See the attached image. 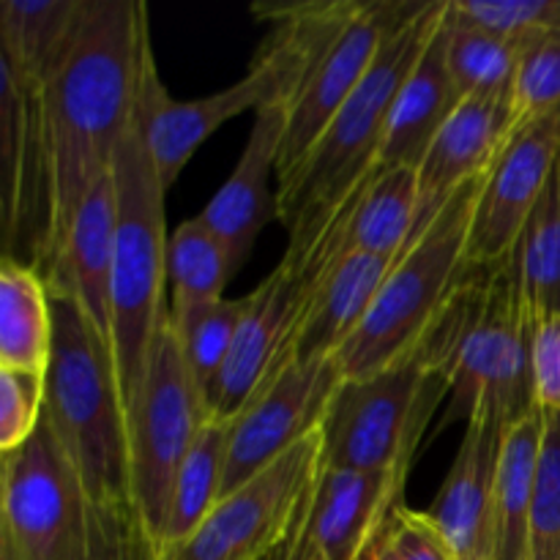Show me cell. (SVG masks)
Segmentation results:
<instances>
[{"label":"cell","instance_id":"cell-7","mask_svg":"<svg viewBox=\"0 0 560 560\" xmlns=\"http://www.w3.org/2000/svg\"><path fill=\"white\" fill-rule=\"evenodd\" d=\"M211 419V408L186 366L184 348L167 310L148 350L142 386L126 413L131 501L156 547L167 523L180 463Z\"/></svg>","mask_w":560,"mask_h":560},{"label":"cell","instance_id":"cell-29","mask_svg":"<svg viewBox=\"0 0 560 560\" xmlns=\"http://www.w3.org/2000/svg\"><path fill=\"white\" fill-rule=\"evenodd\" d=\"M530 326L560 312V159L517 246Z\"/></svg>","mask_w":560,"mask_h":560},{"label":"cell","instance_id":"cell-37","mask_svg":"<svg viewBox=\"0 0 560 560\" xmlns=\"http://www.w3.org/2000/svg\"><path fill=\"white\" fill-rule=\"evenodd\" d=\"M534 388L545 413L560 410V312L534 326Z\"/></svg>","mask_w":560,"mask_h":560},{"label":"cell","instance_id":"cell-13","mask_svg":"<svg viewBox=\"0 0 560 560\" xmlns=\"http://www.w3.org/2000/svg\"><path fill=\"white\" fill-rule=\"evenodd\" d=\"M560 159V107L520 124L487 170L476 202L465 268H495L514 255Z\"/></svg>","mask_w":560,"mask_h":560},{"label":"cell","instance_id":"cell-1","mask_svg":"<svg viewBox=\"0 0 560 560\" xmlns=\"http://www.w3.org/2000/svg\"><path fill=\"white\" fill-rule=\"evenodd\" d=\"M151 49L142 0H82L52 74L38 91L47 153V273L63 246L77 208L113 170L131 124L142 63Z\"/></svg>","mask_w":560,"mask_h":560},{"label":"cell","instance_id":"cell-25","mask_svg":"<svg viewBox=\"0 0 560 560\" xmlns=\"http://www.w3.org/2000/svg\"><path fill=\"white\" fill-rule=\"evenodd\" d=\"M545 410L536 408L503 430L498 463V550L495 560H530V514L539 468Z\"/></svg>","mask_w":560,"mask_h":560},{"label":"cell","instance_id":"cell-40","mask_svg":"<svg viewBox=\"0 0 560 560\" xmlns=\"http://www.w3.org/2000/svg\"><path fill=\"white\" fill-rule=\"evenodd\" d=\"M271 560H288V558H284V547H282V550H277V552H273Z\"/></svg>","mask_w":560,"mask_h":560},{"label":"cell","instance_id":"cell-34","mask_svg":"<svg viewBox=\"0 0 560 560\" xmlns=\"http://www.w3.org/2000/svg\"><path fill=\"white\" fill-rule=\"evenodd\" d=\"M474 25L506 38L560 33V0H452Z\"/></svg>","mask_w":560,"mask_h":560},{"label":"cell","instance_id":"cell-8","mask_svg":"<svg viewBox=\"0 0 560 560\" xmlns=\"http://www.w3.org/2000/svg\"><path fill=\"white\" fill-rule=\"evenodd\" d=\"M446 424L463 419L503 427L536 410L534 326L523 299L517 249L490 271L487 301L470 328L452 381Z\"/></svg>","mask_w":560,"mask_h":560},{"label":"cell","instance_id":"cell-11","mask_svg":"<svg viewBox=\"0 0 560 560\" xmlns=\"http://www.w3.org/2000/svg\"><path fill=\"white\" fill-rule=\"evenodd\" d=\"M342 381L337 355L290 359L273 375H268L260 392L233 421L222 498L244 487L260 470L310 438L326 419L328 405Z\"/></svg>","mask_w":560,"mask_h":560},{"label":"cell","instance_id":"cell-6","mask_svg":"<svg viewBox=\"0 0 560 560\" xmlns=\"http://www.w3.org/2000/svg\"><path fill=\"white\" fill-rule=\"evenodd\" d=\"M446 377L421 345L370 377L342 381L323 419V463L348 470H410Z\"/></svg>","mask_w":560,"mask_h":560},{"label":"cell","instance_id":"cell-3","mask_svg":"<svg viewBox=\"0 0 560 560\" xmlns=\"http://www.w3.org/2000/svg\"><path fill=\"white\" fill-rule=\"evenodd\" d=\"M140 93V91H137ZM115 262H113V355L120 397L129 413L142 386L153 334L167 315V222L156 162L145 142L140 102L113 162Z\"/></svg>","mask_w":560,"mask_h":560},{"label":"cell","instance_id":"cell-21","mask_svg":"<svg viewBox=\"0 0 560 560\" xmlns=\"http://www.w3.org/2000/svg\"><path fill=\"white\" fill-rule=\"evenodd\" d=\"M394 262H397L394 257L355 252V255L339 257L331 268H326L306 290V306L301 312L299 326L279 364L268 375H273L290 359L337 355L364 323Z\"/></svg>","mask_w":560,"mask_h":560},{"label":"cell","instance_id":"cell-22","mask_svg":"<svg viewBox=\"0 0 560 560\" xmlns=\"http://www.w3.org/2000/svg\"><path fill=\"white\" fill-rule=\"evenodd\" d=\"M459 104L446 63V16L405 80L386 124L377 170L419 167L427 148Z\"/></svg>","mask_w":560,"mask_h":560},{"label":"cell","instance_id":"cell-17","mask_svg":"<svg viewBox=\"0 0 560 560\" xmlns=\"http://www.w3.org/2000/svg\"><path fill=\"white\" fill-rule=\"evenodd\" d=\"M304 306L306 299L301 279L284 262H279L246 295V312L235 331L233 350H230L228 364L208 397L213 419H238L241 410L260 392L268 372L282 359Z\"/></svg>","mask_w":560,"mask_h":560},{"label":"cell","instance_id":"cell-14","mask_svg":"<svg viewBox=\"0 0 560 560\" xmlns=\"http://www.w3.org/2000/svg\"><path fill=\"white\" fill-rule=\"evenodd\" d=\"M408 470H348L323 463L299 528L284 545L288 560H361L402 506Z\"/></svg>","mask_w":560,"mask_h":560},{"label":"cell","instance_id":"cell-5","mask_svg":"<svg viewBox=\"0 0 560 560\" xmlns=\"http://www.w3.org/2000/svg\"><path fill=\"white\" fill-rule=\"evenodd\" d=\"M485 175L459 189L427 233L397 257L364 323L337 353L345 381L381 372L416 348L438 320L465 277V255Z\"/></svg>","mask_w":560,"mask_h":560},{"label":"cell","instance_id":"cell-26","mask_svg":"<svg viewBox=\"0 0 560 560\" xmlns=\"http://www.w3.org/2000/svg\"><path fill=\"white\" fill-rule=\"evenodd\" d=\"M238 273L224 241L202 222V217L186 219L170 235L167 279L173 284L175 328H186L224 301V288Z\"/></svg>","mask_w":560,"mask_h":560},{"label":"cell","instance_id":"cell-38","mask_svg":"<svg viewBox=\"0 0 560 560\" xmlns=\"http://www.w3.org/2000/svg\"><path fill=\"white\" fill-rule=\"evenodd\" d=\"M361 560H399L397 550H394V539H392V517L386 520L377 536L372 539V545L366 547V552L361 556Z\"/></svg>","mask_w":560,"mask_h":560},{"label":"cell","instance_id":"cell-19","mask_svg":"<svg viewBox=\"0 0 560 560\" xmlns=\"http://www.w3.org/2000/svg\"><path fill=\"white\" fill-rule=\"evenodd\" d=\"M288 113L279 104L257 109L244 153L233 175L219 186L217 195L202 208V222L224 241L235 268H244L255 241L271 219H279V202L271 191V175L277 173Z\"/></svg>","mask_w":560,"mask_h":560},{"label":"cell","instance_id":"cell-30","mask_svg":"<svg viewBox=\"0 0 560 560\" xmlns=\"http://www.w3.org/2000/svg\"><path fill=\"white\" fill-rule=\"evenodd\" d=\"M244 312L246 295L238 301L224 299L222 304L208 310L206 315H200L186 328H180V331L175 328L180 339V348H184L186 366H189L191 377H195L197 388L202 392L206 402L211 397L213 386H217L219 375H222L224 364H228V355L233 350V339Z\"/></svg>","mask_w":560,"mask_h":560},{"label":"cell","instance_id":"cell-12","mask_svg":"<svg viewBox=\"0 0 560 560\" xmlns=\"http://www.w3.org/2000/svg\"><path fill=\"white\" fill-rule=\"evenodd\" d=\"M413 9L416 3H402V0H366L361 3L359 14L339 33L337 42L312 66L299 93L284 109L288 126L277 162L279 184H288L299 173L326 126L375 63L386 38L408 20Z\"/></svg>","mask_w":560,"mask_h":560},{"label":"cell","instance_id":"cell-2","mask_svg":"<svg viewBox=\"0 0 560 560\" xmlns=\"http://www.w3.org/2000/svg\"><path fill=\"white\" fill-rule=\"evenodd\" d=\"M446 9L448 0L416 3L408 20L386 38L375 63L334 115L299 173L288 184H279V219L290 233L282 260L290 266H301L315 252L317 241L342 213L350 195L377 170L394 102L441 27Z\"/></svg>","mask_w":560,"mask_h":560},{"label":"cell","instance_id":"cell-16","mask_svg":"<svg viewBox=\"0 0 560 560\" xmlns=\"http://www.w3.org/2000/svg\"><path fill=\"white\" fill-rule=\"evenodd\" d=\"M514 129L517 126L512 115V91L476 93L454 107L416 167L419 200H416L413 233L405 249H410L427 233V228L459 189L474 184L492 167Z\"/></svg>","mask_w":560,"mask_h":560},{"label":"cell","instance_id":"cell-9","mask_svg":"<svg viewBox=\"0 0 560 560\" xmlns=\"http://www.w3.org/2000/svg\"><path fill=\"white\" fill-rule=\"evenodd\" d=\"M0 536L27 560H91V498L47 419L3 454Z\"/></svg>","mask_w":560,"mask_h":560},{"label":"cell","instance_id":"cell-23","mask_svg":"<svg viewBox=\"0 0 560 560\" xmlns=\"http://www.w3.org/2000/svg\"><path fill=\"white\" fill-rule=\"evenodd\" d=\"M55 342L52 293L38 268L0 260V370L44 375Z\"/></svg>","mask_w":560,"mask_h":560},{"label":"cell","instance_id":"cell-20","mask_svg":"<svg viewBox=\"0 0 560 560\" xmlns=\"http://www.w3.org/2000/svg\"><path fill=\"white\" fill-rule=\"evenodd\" d=\"M113 262L115 180L109 170L77 208L58 257L44 273L52 299L74 301L104 339L113 334Z\"/></svg>","mask_w":560,"mask_h":560},{"label":"cell","instance_id":"cell-32","mask_svg":"<svg viewBox=\"0 0 560 560\" xmlns=\"http://www.w3.org/2000/svg\"><path fill=\"white\" fill-rule=\"evenodd\" d=\"M530 560H560V410L545 413L530 514Z\"/></svg>","mask_w":560,"mask_h":560},{"label":"cell","instance_id":"cell-39","mask_svg":"<svg viewBox=\"0 0 560 560\" xmlns=\"http://www.w3.org/2000/svg\"><path fill=\"white\" fill-rule=\"evenodd\" d=\"M0 560H27V558L22 556V552L16 550L9 539H3V536H0Z\"/></svg>","mask_w":560,"mask_h":560},{"label":"cell","instance_id":"cell-15","mask_svg":"<svg viewBox=\"0 0 560 560\" xmlns=\"http://www.w3.org/2000/svg\"><path fill=\"white\" fill-rule=\"evenodd\" d=\"M0 217L3 257L38 268L47 244V153L38 93L0 63Z\"/></svg>","mask_w":560,"mask_h":560},{"label":"cell","instance_id":"cell-10","mask_svg":"<svg viewBox=\"0 0 560 560\" xmlns=\"http://www.w3.org/2000/svg\"><path fill=\"white\" fill-rule=\"evenodd\" d=\"M323 468V430L230 492L178 545L159 550V560H268L299 528Z\"/></svg>","mask_w":560,"mask_h":560},{"label":"cell","instance_id":"cell-27","mask_svg":"<svg viewBox=\"0 0 560 560\" xmlns=\"http://www.w3.org/2000/svg\"><path fill=\"white\" fill-rule=\"evenodd\" d=\"M230 430H233V421L211 419L200 430L197 441L191 443L189 454L184 457L178 476H175L170 514L167 523H164L159 550L178 545L186 536L195 534L202 525V520L213 512L219 498H222Z\"/></svg>","mask_w":560,"mask_h":560},{"label":"cell","instance_id":"cell-36","mask_svg":"<svg viewBox=\"0 0 560 560\" xmlns=\"http://www.w3.org/2000/svg\"><path fill=\"white\" fill-rule=\"evenodd\" d=\"M392 539L399 560H459L430 512H413L405 503L392 514Z\"/></svg>","mask_w":560,"mask_h":560},{"label":"cell","instance_id":"cell-24","mask_svg":"<svg viewBox=\"0 0 560 560\" xmlns=\"http://www.w3.org/2000/svg\"><path fill=\"white\" fill-rule=\"evenodd\" d=\"M82 0H3L0 3V63L38 93L52 74Z\"/></svg>","mask_w":560,"mask_h":560},{"label":"cell","instance_id":"cell-33","mask_svg":"<svg viewBox=\"0 0 560 560\" xmlns=\"http://www.w3.org/2000/svg\"><path fill=\"white\" fill-rule=\"evenodd\" d=\"M91 560H159V547L135 501L91 503Z\"/></svg>","mask_w":560,"mask_h":560},{"label":"cell","instance_id":"cell-18","mask_svg":"<svg viewBox=\"0 0 560 560\" xmlns=\"http://www.w3.org/2000/svg\"><path fill=\"white\" fill-rule=\"evenodd\" d=\"M503 427L474 419L454 457L430 517L459 560H495L498 550V463Z\"/></svg>","mask_w":560,"mask_h":560},{"label":"cell","instance_id":"cell-35","mask_svg":"<svg viewBox=\"0 0 560 560\" xmlns=\"http://www.w3.org/2000/svg\"><path fill=\"white\" fill-rule=\"evenodd\" d=\"M47 377L0 370V452L25 446L44 419Z\"/></svg>","mask_w":560,"mask_h":560},{"label":"cell","instance_id":"cell-31","mask_svg":"<svg viewBox=\"0 0 560 560\" xmlns=\"http://www.w3.org/2000/svg\"><path fill=\"white\" fill-rule=\"evenodd\" d=\"M560 107V33L523 36L512 82L514 126Z\"/></svg>","mask_w":560,"mask_h":560},{"label":"cell","instance_id":"cell-4","mask_svg":"<svg viewBox=\"0 0 560 560\" xmlns=\"http://www.w3.org/2000/svg\"><path fill=\"white\" fill-rule=\"evenodd\" d=\"M55 342L44 419L69 452L91 503L131 498L129 424L113 345L69 299H52Z\"/></svg>","mask_w":560,"mask_h":560},{"label":"cell","instance_id":"cell-28","mask_svg":"<svg viewBox=\"0 0 560 560\" xmlns=\"http://www.w3.org/2000/svg\"><path fill=\"white\" fill-rule=\"evenodd\" d=\"M523 38H506L465 20L448 0L446 9V63L457 98L476 93L512 91Z\"/></svg>","mask_w":560,"mask_h":560}]
</instances>
